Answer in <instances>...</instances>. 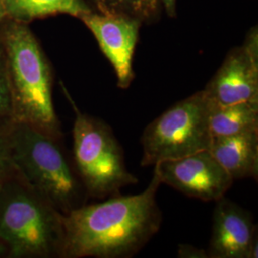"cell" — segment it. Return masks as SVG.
Returning a JSON list of instances; mask_svg holds the SVG:
<instances>
[{
	"mask_svg": "<svg viewBox=\"0 0 258 258\" xmlns=\"http://www.w3.org/2000/svg\"><path fill=\"white\" fill-rule=\"evenodd\" d=\"M5 15L18 22L67 14L81 18L92 10L84 0H1Z\"/></svg>",
	"mask_w": 258,
	"mask_h": 258,
	"instance_id": "7c38bea8",
	"label": "cell"
},
{
	"mask_svg": "<svg viewBox=\"0 0 258 258\" xmlns=\"http://www.w3.org/2000/svg\"><path fill=\"white\" fill-rule=\"evenodd\" d=\"M179 257L208 258V252L204 249H198L189 245H180L178 250Z\"/></svg>",
	"mask_w": 258,
	"mask_h": 258,
	"instance_id": "e0dca14e",
	"label": "cell"
},
{
	"mask_svg": "<svg viewBox=\"0 0 258 258\" xmlns=\"http://www.w3.org/2000/svg\"><path fill=\"white\" fill-rule=\"evenodd\" d=\"M63 214L15 172L0 186V254L61 257Z\"/></svg>",
	"mask_w": 258,
	"mask_h": 258,
	"instance_id": "7a4b0ae2",
	"label": "cell"
},
{
	"mask_svg": "<svg viewBox=\"0 0 258 258\" xmlns=\"http://www.w3.org/2000/svg\"><path fill=\"white\" fill-rule=\"evenodd\" d=\"M80 19L91 31L101 51L113 66L118 87L128 88L135 77L133 56L142 22L123 15L93 11Z\"/></svg>",
	"mask_w": 258,
	"mask_h": 258,
	"instance_id": "9c48e42d",
	"label": "cell"
},
{
	"mask_svg": "<svg viewBox=\"0 0 258 258\" xmlns=\"http://www.w3.org/2000/svg\"><path fill=\"white\" fill-rule=\"evenodd\" d=\"M217 105L258 102L257 27L249 30L241 46L235 47L203 89Z\"/></svg>",
	"mask_w": 258,
	"mask_h": 258,
	"instance_id": "ba28073f",
	"label": "cell"
},
{
	"mask_svg": "<svg viewBox=\"0 0 258 258\" xmlns=\"http://www.w3.org/2000/svg\"><path fill=\"white\" fill-rule=\"evenodd\" d=\"M154 172L162 184L204 202H216L224 197L234 181L210 149L160 162L154 166Z\"/></svg>",
	"mask_w": 258,
	"mask_h": 258,
	"instance_id": "52a82bcc",
	"label": "cell"
},
{
	"mask_svg": "<svg viewBox=\"0 0 258 258\" xmlns=\"http://www.w3.org/2000/svg\"><path fill=\"white\" fill-rule=\"evenodd\" d=\"M212 102L203 90L176 102L143 132V166H155L210 149Z\"/></svg>",
	"mask_w": 258,
	"mask_h": 258,
	"instance_id": "8992f818",
	"label": "cell"
},
{
	"mask_svg": "<svg viewBox=\"0 0 258 258\" xmlns=\"http://www.w3.org/2000/svg\"><path fill=\"white\" fill-rule=\"evenodd\" d=\"M210 151L233 180L257 179L258 130L212 137Z\"/></svg>",
	"mask_w": 258,
	"mask_h": 258,
	"instance_id": "8fae6325",
	"label": "cell"
},
{
	"mask_svg": "<svg viewBox=\"0 0 258 258\" xmlns=\"http://www.w3.org/2000/svg\"><path fill=\"white\" fill-rule=\"evenodd\" d=\"M161 184L153 172L148 187L141 194H118L63 214L61 257L134 256L161 229L163 213L157 202Z\"/></svg>",
	"mask_w": 258,
	"mask_h": 258,
	"instance_id": "6da1fadb",
	"label": "cell"
},
{
	"mask_svg": "<svg viewBox=\"0 0 258 258\" xmlns=\"http://www.w3.org/2000/svg\"><path fill=\"white\" fill-rule=\"evenodd\" d=\"M0 45L13 101V121H24L58 139L60 124L52 96V72L31 30L21 22L4 31Z\"/></svg>",
	"mask_w": 258,
	"mask_h": 258,
	"instance_id": "3957f363",
	"label": "cell"
},
{
	"mask_svg": "<svg viewBox=\"0 0 258 258\" xmlns=\"http://www.w3.org/2000/svg\"><path fill=\"white\" fill-rule=\"evenodd\" d=\"M75 113L73 158L76 171L87 195L104 199L138 183L125 166L123 151L110 126L84 114L67 96Z\"/></svg>",
	"mask_w": 258,
	"mask_h": 258,
	"instance_id": "5b68a950",
	"label": "cell"
},
{
	"mask_svg": "<svg viewBox=\"0 0 258 258\" xmlns=\"http://www.w3.org/2000/svg\"><path fill=\"white\" fill-rule=\"evenodd\" d=\"M9 125H0V186L15 172L11 157Z\"/></svg>",
	"mask_w": 258,
	"mask_h": 258,
	"instance_id": "2e32d148",
	"label": "cell"
},
{
	"mask_svg": "<svg viewBox=\"0 0 258 258\" xmlns=\"http://www.w3.org/2000/svg\"><path fill=\"white\" fill-rule=\"evenodd\" d=\"M212 137H223L258 130V102H238L217 105L212 102Z\"/></svg>",
	"mask_w": 258,
	"mask_h": 258,
	"instance_id": "4fadbf2b",
	"label": "cell"
},
{
	"mask_svg": "<svg viewBox=\"0 0 258 258\" xmlns=\"http://www.w3.org/2000/svg\"><path fill=\"white\" fill-rule=\"evenodd\" d=\"M210 258H257V229L251 213L225 196L213 211Z\"/></svg>",
	"mask_w": 258,
	"mask_h": 258,
	"instance_id": "30bf717a",
	"label": "cell"
},
{
	"mask_svg": "<svg viewBox=\"0 0 258 258\" xmlns=\"http://www.w3.org/2000/svg\"><path fill=\"white\" fill-rule=\"evenodd\" d=\"M14 120L13 101L9 80L0 45V125H9Z\"/></svg>",
	"mask_w": 258,
	"mask_h": 258,
	"instance_id": "9a60e30c",
	"label": "cell"
},
{
	"mask_svg": "<svg viewBox=\"0 0 258 258\" xmlns=\"http://www.w3.org/2000/svg\"><path fill=\"white\" fill-rule=\"evenodd\" d=\"M97 11L119 14L137 19L142 22L155 20L160 12V0H94Z\"/></svg>",
	"mask_w": 258,
	"mask_h": 258,
	"instance_id": "5bb4252c",
	"label": "cell"
},
{
	"mask_svg": "<svg viewBox=\"0 0 258 258\" xmlns=\"http://www.w3.org/2000/svg\"><path fill=\"white\" fill-rule=\"evenodd\" d=\"M160 3L166 10V14L170 18L176 16V0H160Z\"/></svg>",
	"mask_w": 258,
	"mask_h": 258,
	"instance_id": "ac0fdd59",
	"label": "cell"
},
{
	"mask_svg": "<svg viewBox=\"0 0 258 258\" xmlns=\"http://www.w3.org/2000/svg\"><path fill=\"white\" fill-rule=\"evenodd\" d=\"M15 170L62 214L84 205L87 192L62 148L46 133L24 121L9 126Z\"/></svg>",
	"mask_w": 258,
	"mask_h": 258,
	"instance_id": "277c9868",
	"label": "cell"
}]
</instances>
